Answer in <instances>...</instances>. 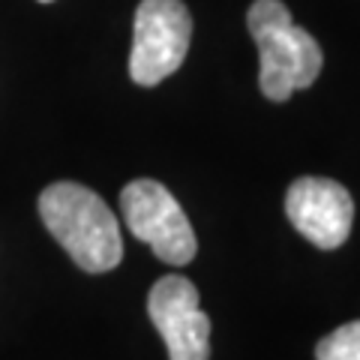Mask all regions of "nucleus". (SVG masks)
<instances>
[{"mask_svg":"<svg viewBox=\"0 0 360 360\" xmlns=\"http://www.w3.org/2000/svg\"><path fill=\"white\" fill-rule=\"evenodd\" d=\"M148 315L168 348V360H210V319L186 276H162L148 295Z\"/></svg>","mask_w":360,"mask_h":360,"instance_id":"39448f33","label":"nucleus"},{"mask_svg":"<svg viewBox=\"0 0 360 360\" xmlns=\"http://www.w3.org/2000/svg\"><path fill=\"white\" fill-rule=\"evenodd\" d=\"M246 25L262 58L258 84L270 103H285L295 90H307L319 78L324 66L321 45L295 25L283 0H255L246 13Z\"/></svg>","mask_w":360,"mask_h":360,"instance_id":"f03ea898","label":"nucleus"},{"mask_svg":"<svg viewBox=\"0 0 360 360\" xmlns=\"http://www.w3.org/2000/svg\"><path fill=\"white\" fill-rule=\"evenodd\" d=\"M120 210L127 229L141 243H148L160 262L180 267L195 258L198 240L193 225H189L180 201L160 180L139 177L127 184L120 193Z\"/></svg>","mask_w":360,"mask_h":360,"instance_id":"7ed1b4c3","label":"nucleus"},{"mask_svg":"<svg viewBox=\"0 0 360 360\" xmlns=\"http://www.w3.org/2000/svg\"><path fill=\"white\" fill-rule=\"evenodd\" d=\"M189 39H193V15L184 0H141L132 27V82L153 87L177 72L186 60Z\"/></svg>","mask_w":360,"mask_h":360,"instance_id":"20e7f679","label":"nucleus"},{"mask_svg":"<svg viewBox=\"0 0 360 360\" xmlns=\"http://www.w3.org/2000/svg\"><path fill=\"white\" fill-rule=\"evenodd\" d=\"M285 217L319 250H336L348 240L354 201L330 177H297L285 195Z\"/></svg>","mask_w":360,"mask_h":360,"instance_id":"423d86ee","label":"nucleus"},{"mask_svg":"<svg viewBox=\"0 0 360 360\" xmlns=\"http://www.w3.org/2000/svg\"><path fill=\"white\" fill-rule=\"evenodd\" d=\"M315 360H360V319L336 328L315 345Z\"/></svg>","mask_w":360,"mask_h":360,"instance_id":"0eeeda50","label":"nucleus"},{"mask_svg":"<svg viewBox=\"0 0 360 360\" xmlns=\"http://www.w3.org/2000/svg\"><path fill=\"white\" fill-rule=\"evenodd\" d=\"M39 4H51V0H39Z\"/></svg>","mask_w":360,"mask_h":360,"instance_id":"6e6552de","label":"nucleus"},{"mask_svg":"<svg viewBox=\"0 0 360 360\" xmlns=\"http://www.w3.org/2000/svg\"><path fill=\"white\" fill-rule=\"evenodd\" d=\"M39 217L51 238L87 274H108L123 258L120 225L94 189L60 180L42 189Z\"/></svg>","mask_w":360,"mask_h":360,"instance_id":"f257e3e1","label":"nucleus"}]
</instances>
